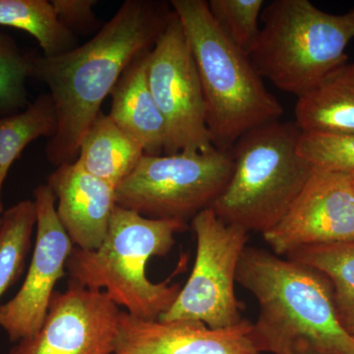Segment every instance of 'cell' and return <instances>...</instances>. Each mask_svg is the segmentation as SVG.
Returning a JSON list of instances; mask_svg holds the SVG:
<instances>
[{
  "mask_svg": "<svg viewBox=\"0 0 354 354\" xmlns=\"http://www.w3.org/2000/svg\"><path fill=\"white\" fill-rule=\"evenodd\" d=\"M174 10L155 0H127L87 43L57 57H32V77L48 86L57 129L46 156L55 167L75 162L84 134L123 72L153 50Z\"/></svg>",
  "mask_w": 354,
  "mask_h": 354,
  "instance_id": "6da1fadb",
  "label": "cell"
},
{
  "mask_svg": "<svg viewBox=\"0 0 354 354\" xmlns=\"http://www.w3.org/2000/svg\"><path fill=\"white\" fill-rule=\"evenodd\" d=\"M263 28L250 53L262 78L300 97L348 62L354 8L335 15L309 0H274L261 14Z\"/></svg>",
  "mask_w": 354,
  "mask_h": 354,
  "instance_id": "8992f818",
  "label": "cell"
},
{
  "mask_svg": "<svg viewBox=\"0 0 354 354\" xmlns=\"http://www.w3.org/2000/svg\"><path fill=\"white\" fill-rule=\"evenodd\" d=\"M36 239L29 269L15 297L0 304V328L10 342L31 337L41 329L57 281L66 274L74 245L59 220L55 195L48 184L34 190Z\"/></svg>",
  "mask_w": 354,
  "mask_h": 354,
  "instance_id": "30bf717a",
  "label": "cell"
},
{
  "mask_svg": "<svg viewBox=\"0 0 354 354\" xmlns=\"http://www.w3.org/2000/svg\"><path fill=\"white\" fill-rule=\"evenodd\" d=\"M0 26L31 35L44 57H57L77 46L75 34L60 22L48 0H0Z\"/></svg>",
  "mask_w": 354,
  "mask_h": 354,
  "instance_id": "ffe728a7",
  "label": "cell"
},
{
  "mask_svg": "<svg viewBox=\"0 0 354 354\" xmlns=\"http://www.w3.org/2000/svg\"><path fill=\"white\" fill-rule=\"evenodd\" d=\"M351 177H353V192H354V174H351Z\"/></svg>",
  "mask_w": 354,
  "mask_h": 354,
  "instance_id": "484cf974",
  "label": "cell"
},
{
  "mask_svg": "<svg viewBox=\"0 0 354 354\" xmlns=\"http://www.w3.org/2000/svg\"><path fill=\"white\" fill-rule=\"evenodd\" d=\"M236 283L259 305L250 332L259 353L354 354V337L339 322L332 285L322 272L246 246Z\"/></svg>",
  "mask_w": 354,
  "mask_h": 354,
  "instance_id": "7a4b0ae2",
  "label": "cell"
},
{
  "mask_svg": "<svg viewBox=\"0 0 354 354\" xmlns=\"http://www.w3.org/2000/svg\"><path fill=\"white\" fill-rule=\"evenodd\" d=\"M120 312L104 291L69 279L66 290L53 295L39 332L9 354H113Z\"/></svg>",
  "mask_w": 354,
  "mask_h": 354,
  "instance_id": "8fae6325",
  "label": "cell"
},
{
  "mask_svg": "<svg viewBox=\"0 0 354 354\" xmlns=\"http://www.w3.org/2000/svg\"><path fill=\"white\" fill-rule=\"evenodd\" d=\"M37 223L34 200H23L4 211L0 225V298L24 272Z\"/></svg>",
  "mask_w": 354,
  "mask_h": 354,
  "instance_id": "44dd1931",
  "label": "cell"
},
{
  "mask_svg": "<svg viewBox=\"0 0 354 354\" xmlns=\"http://www.w3.org/2000/svg\"><path fill=\"white\" fill-rule=\"evenodd\" d=\"M197 252L187 283L162 322L196 321L211 329H225L241 323L243 302L235 295L236 271L249 232L221 220L212 208L192 221Z\"/></svg>",
  "mask_w": 354,
  "mask_h": 354,
  "instance_id": "ba28073f",
  "label": "cell"
},
{
  "mask_svg": "<svg viewBox=\"0 0 354 354\" xmlns=\"http://www.w3.org/2000/svg\"><path fill=\"white\" fill-rule=\"evenodd\" d=\"M149 53L137 57L123 72L111 91L109 115L141 146L145 155L160 156L164 155L167 127L148 83Z\"/></svg>",
  "mask_w": 354,
  "mask_h": 354,
  "instance_id": "9a60e30c",
  "label": "cell"
},
{
  "mask_svg": "<svg viewBox=\"0 0 354 354\" xmlns=\"http://www.w3.org/2000/svg\"><path fill=\"white\" fill-rule=\"evenodd\" d=\"M286 258L309 266L329 279L339 322L354 337V241L306 247Z\"/></svg>",
  "mask_w": 354,
  "mask_h": 354,
  "instance_id": "d6986e66",
  "label": "cell"
},
{
  "mask_svg": "<svg viewBox=\"0 0 354 354\" xmlns=\"http://www.w3.org/2000/svg\"><path fill=\"white\" fill-rule=\"evenodd\" d=\"M188 223L155 220L116 206L109 232L95 250L74 247L66 264L69 279L88 290H101L127 313L144 320H158L174 304L181 288L169 281L152 283L146 265L164 257L176 243V235Z\"/></svg>",
  "mask_w": 354,
  "mask_h": 354,
  "instance_id": "277c9868",
  "label": "cell"
},
{
  "mask_svg": "<svg viewBox=\"0 0 354 354\" xmlns=\"http://www.w3.org/2000/svg\"><path fill=\"white\" fill-rule=\"evenodd\" d=\"M147 77L164 116V155L207 153L215 149L206 120L199 74L187 37L174 12L147 58Z\"/></svg>",
  "mask_w": 354,
  "mask_h": 354,
  "instance_id": "9c48e42d",
  "label": "cell"
},
{
  "mask_svg": "<svg viewBox=\"0 0 354 354\" xmlns=\"http://www.w3.org/2000/svg\"><path fill=\"white\" fill-rule=\"evenodd\" d=\"M144 155L141 146L101 111L81 140L76 162L88 174L116 188Z\"/></svg>",
  "mask_w": 354,
  "mask_h": 354,
  "instance_id": "e0dca14e",
  "label": "cell"
},
{
  "mask_svg": "<svg viewBox=\"0 0 354 354\" xmlns=\"http://www.w3.org/2000/svg\"><path fill=\"white\" fill-rule=\"evenodd\" d=\"M32 74V55L22 53L6 32H0V116L13 115L29 106L26 88Z\"/></svg>",
  "mask_w": 354,
  "mask_h": 354,
  "instance_id": "7402d4cb",
  "label": "cell"
},
{
  "mask_svg": "<svg viewBox=\"0 0 354 354\" xmlns=\"http://www.w3.org/2000/svg\"><path fill=\"white\" fill-rule=\"evenodd\" d=\"M279 256L306 247L354 241L351 174L314 169L281 220L263 234Z\"/></svg>",
  "mask_w": 354,
  "mask_h": 354,
  "instance_id": "7c38bea8",
  "label": "cell"
},
{
  "mask_svg": "<svg viewBox=\"0 0 354 354\" xmlns=\"http://www.w3.org/2000/svg\"><path fill=\"white\" fill-rule=\"evenodd\" d=\"M300 135L279 120L237 140L232 177L212 206L221 220L262 234L281 220L315 169L298 152Z\"/></svg>",
  "mask_w": 354,
  "mask_h": 354,
  "instance_id": "5b68a950",
  "label": "cell"
},
{
  "mask_svg": "<svg viewBox=\"0 0 354 354\" xmlns=\"http://www.w3.org/2000/svg\"><path fill=\"white\" fill-rule=\"evenodd\" d=\"M212 17L221 31L245 55H250L258 39L263 0H209Z\"/></svg>",
  "mask_w": 354,
  "mask_h": 354,
  "instance_id": "603a6c76",
  "label": "cell"
},
{
  "mask_svg": "<svg viewBox=\"0 0 354 354\" xmlns=\"http://www.w3.org/2000/svg\"><path fill=\"white\" fill-rule=\"evenodd\" d=\"M234 171L230 151L144 155L116 187V204L155 220L188 223L212 208Z\"/></svg>",
  "mask_w": 354,
  "mask_h": 354,
  "instance_id": "52a82bcc",
  "label": "cell"
},
{
  "mask_svg": "<svg viewBox=\"0 0 354 354\" xmlns=\"http://www.w3.org/2000/svg\"><path fill=\"white\" fill-rule=\"evenodd\" d=\"M57 129V113L50 94L39 95L20 113L0 118V225L6 211L2 188L11 165L30 143L41 137L53 138Z\"/></svg>",
  "mask_w": 354,
  "mask_h": 354,
  "instance_id": "ac0fdd59",
  "label": "cell"
},
{
  "mask_svg": "<svg viewBox=\"0 0 354 354\" xmlns=\"http://www.w3.org/2000/svg\"><path fill=\"white\" fill-rule=\"evenodd\" d=\"M57 202L58 220L74 247L95 250L109 232L116 188L88 174L77 162L57 167L46 183Z\"/></svg>",
  "mask_w": 354,
  "mask_h": 354,
  "instance_id": "5bb4252c",
  "label": "cell"
},
{
  "mask_svg": "<svg viewBox=\"0 0 354 354\" xmlns=\"http://www.w3.org/2000/svg\"><path fill=\"white\" fill-rule=\"evenodd\" d=\"M295 124L300 131L354 134V64L339 65L297 97Z\"/></svg>",
  "mask_w": 354,
  "mask_h": 354,
  "instance_id": "2e32d148",
  "label": "cell"
},
{
  "mask_svg": "<svg viewBox=\"0 0 354 354\" xmlns=\"http://www.w3.org/2000/svg\"><path fill=\"white\" fill-rule=\"evenodd\" d=\"M95 0H53V8L60 22L70 31L86 32L97 25L94 12Z\"/></svg>",
  "mask_w": 354,
  "mask_h": 354,
  "instance_id": "d4e9b609",
  "label": "cell"
},
{
  "mask_svg": "<svg viewBox=\"0 0 354 354\" xmlns=\"http://www.w3.org/2000/svg\"><path fill=\"white\" fill-rule=\"evenodd\" d=\"M252 322L211 329L196 321L144 320L120 312L113 354H262L250 337Z\"/></svg>",
  "mask_w": 354,
  "mask_h": 354,
  "instance_id": "4fadbf2b",
  "label": "cell"
},
{
  "mask_svg": "<svg viewBox=\"0 0 354 354\" xmlns=\"http://www.w3.org/2000/svg\"><path fill=\"white\" fill-rule=\"evenodd\" d=\"M199 74L212 144L230 151L242 135L279 120L283 106L245 55L212 17L205 0H171Z\"/></svg>",
  "mask_w": 354,
  "mask_h": 354,
  "instance_id": "3957f363",
  "label": "cell"
},
{
  "mask_svg": "<svg viewBox=\"0 0 354 354\" xmlns=\"http://www.w3.org/2000/svg\"><path fill=\"white\" fill-rule=\"evenodd\" d=\"M298 152L315 169L354 174V134L301 132Z\"/></svg>",
  "mask_w": 354,
  "mask_h": 354,
  "instance_id": "cb8c5ba5",
  "label": "cell"
}]
</instances>
